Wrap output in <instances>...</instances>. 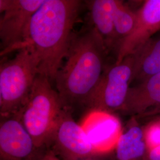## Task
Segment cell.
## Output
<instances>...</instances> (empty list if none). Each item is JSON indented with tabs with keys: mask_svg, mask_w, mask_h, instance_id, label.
<instances>
[{
	"mask_svg": "<svg viewBox=\"0 0 160 160\" xmlns=\"http://www.w3.org/2000/svg\"><path fill=\"white\" fill-rule=\"evenodd\" d=\"M42 160H62L50 150H48Z\"/></svg>",
	"mask_w": 160,
	"mask_h": 160,
	"instance_id": "17",
	"label": "cell"
},
{
	"mask_svg": "<svg viewBox=\"0 0 160 160\" xmlns=\"http://www.w3.org/2000/svg\"><path fill=\"white\" fill-rule=\"evenodd\" d=\"M160 108V72L137 86L130 87L122 112L133 116L144 115Z\"/></svg>",
	"mask_w": 160,
	"mask_h": 160,
	"instance_id": "11",
	"label": "cell"
},
{
	"mask_svg": "<svg viewBox=\"0 0 160 160\" xmlns=\"http://www.w3.org/2000/svg\"><path fill=\"white\" fill-rule=\"evenodd\" d=\"M45 0H0L1 57L23 45L32 17Z\"/></svg>",
	"mask_w": 160,
	"mask_h": 160,
	"instance_id": "6",
	"label": "cell"
},
{
	"mask_svg": "<svg viewBox=\"0 0 160 160\" xmlns=\"http://www.w3.org/2000/svg\"><path fill=\"white\" fill-rule=\"evenodd\" d=\"M145 139L147 151L160 146V126H153L145 131Z\"/></svg>",
	"mask_w": 160,
	"mask_h": 160,
	"instance_id": "16",
	"label": "cell"
},
{
	"mask_svg": "<svg viewBox=\"0 0 160 160\" xmlns=\"http://www.w3.org/2000/svg\"><path fill=\"white\" fill-rule=\"evenodd\" d=\"M108 52L100 35L90 24L72 34L65 62L54 80L63 109L72 112L87 108L105 71Z\"/></svg>",
	"mask_w": 160,
	"mask_h": 160,
	"instance_id": "2",
	"label": "cell"
},
{
	"mask_svg": "<svg viewBox=\"0 0 160 160\" xmlns=\"http://www.w3.org/2000/svg\"><path fill=\"white\" fill-rule=\"evenodd\" d=\"M38 74V60L27 47L17 51L12 59L1 63V116L16 114L22 109Z\"/></svg>",
	"mask_w": 160,
	"mask_h": 160,
	"instance_id": "4",
	"label": "cell"
},
{
	"mask_svg": "<svg viewBox=\"0 0 160 160\" xmlns=\"http://www.w3.org/2000/svg\"><path fill=\"white\" fill-rule=\"evenodd\" d=\"M81 4L78 0H45L30 20L20 49L29 48L38 60L39 74L51 82L67 53Z\"/></svg>",
	"mask_w": 160,
	"mask_h": 160,
	"instance_id": "1",
	"label": "cell"
},
{
	"mask_svg": "<svg viewBox=\"0 0 160 160\" xmlns=\"http://www.w3.org/2000/svg\"><path fill=\"white\" fill-rule=\"evenodd\" d=\"M134 54L132 83L133 81L141 83L160 72V36L152 37Z\"/></svg>",
	"mask_w": 160,
	"mask_h": 160,
	"instance_id": "13",
	"label": "cell"
},
{
	"mask_svg": "<svg viewBox=\"0 0 160 160\" xmlns=\"http://www.w3.org/2000/svg\"><path fill=\"white\" fill-rule=\"evenodd\" d=\"M91 24L100 35L108 52L118 50V42L114 29V0H92L88 2Z\"/></svg>",
	"mask_w": 160,
	"mask_h": 160,
	"instance_id": "12",
	"label": "cell"
},
{
	"mask_svg": "<svg viewBox=\"0 0 160 160\" xmlns=\"http://www.w3.org/2000/svg\"><path fill=\"white\" fill-rule=\"evenodd\" d=\"M81 126L97 154H108L113 151L123 132L115 116L97 110H91Z\"/></svg>",
	"mask_w": 160,
	"mask_h": 160,
	"instance_id": "10",
	"label": "cell"
},
{
	"mask_svg": "<svg viewBox=\"0 0 160 160\" xmlns=\"http://www.w3.org/2000/svg\"><path fill=\"white\" fill-rule=\"evenodd\" d=\"M135 54L125 58L120 63H115L106 69L87 108L112 113L122 112L132 83Z\"/></svg>",
	"mask_w": 160,
	"mask_h": 160,
	"instance_id": "5",
	"label": "cell"
},
{
	"mask_svg": "<svg viewBox=\"0 0 160 160\" xmlns=\"http://www.w3.org/2000/svg\"><path fill=\"white\" fill-rule=\"evenodd\" d=\"M136 19V12H133L125 6L123 1L114 0L113 22L118 42V49L122 41L131 34L135 27Z\"/></svg>",
	"mask_w": 160,
	"mask_h": 160,
	"instance_id": "15",
	"label": "cell"
},
{
	"mask_svg": "<svg viewBox=\"0 0 160 160\" xmlns=\"http://www.w3.org/2000/svg\"><path fill=\"white\" fill-rule=\"evenodd\" d=\"M39 148L23 125L18 113L0 119V160H42Z\"/></svg>",
	"mask_w": 160,
	"mask_h": 160,
	"instance_id": "7",
	"label": "cell"
},
{
	"mask_svg": "<svg viewBox=\"0 0 160 160\" xmlns=\"http://www.w3.org/2000/svg\"><path fill=\"white\" fill-rule=\"evenodd\" d=\"M63 110L51 81L46 76L38 74L27 102L18 113L35 144L48 151Z\"/></svg>",
	"mask_w": 160,
	"mask_h": 160,
	"instance_id": "3",
	"label": "cell"
},
{
	"mask_svg": "<svg viewBox=\"0 0 160 160\" xmlns=\"http://www.w3.org/2000/svg\"><path fill=\"white\" fill-rule=\"evenodd\" d=\"M135 27L121 43L115 63L134 53L160 30V0H147L138 9Z\"/></svg>",
	"mask_w": 160,
	"mask_h": 160,
	"instance_id": "9",
	"label": "cell"
},
{
	"mask_svg": "<svg viewBox=\"0 0 160 160\" xmlns=\"http://www.w3.org/2000/svg\"><path fill=\"white\" fill-rule=\"evenodd\" d=\"M48 150L62 160H78L97 155L81 125L72 118V112L63 109Z\"/></svg>",
	"mask_w": 160,
	"mask_h": 160,
	"instance_id": "8",
	"label": "cell"
},
{
	"mask_svg": "<svg viewBox=\"0 0 160 160\" xmlns=\"http://www.w3.org/2000/svg\"><path fill=\"white\" fill-rule=\"evenodd\" d=\"M103 155H92V156L87 157V158H83V159L78 160H102V157Z\"/></svg>",
	"mask_w": 160,
	"mask_h": 160,
	"instance_id": "18",
	"label": "cell"
},
{
	"mask_svg": "<svg viewBox=\"0 0 160 160\" xmlns=\"http://www.w3.org/2000/svg\"><path fill=\"white\" fill-rule=\"evenodd\" d=\"M113 152L114 160H145L147 148L144 130L133 123L123 131Z\"/></svg>",
	"mask_w": 160,
	"mask_h": 160,
	"instance_id": "14",
	"label": "cell"
}]
</instances>
